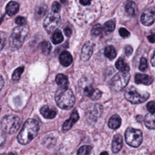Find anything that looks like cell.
Instances as JSON below:
<instances>
[{
    "mask_svg": "<svg viewBox=\"0 0 155 155\" xmlns=\"http://www.w3.org/2000/svg\"><path fill=\"white\" fill-rule=\"evenodd\" d=\"M39 129V124L36 120L33 119H27L18 136L19 143L22 145L28 143L36 136Z\"/></svg>",
    "mask_w": 155,
    "mask_h": 155,
    "instance_id": "1",
    "label": "cell"
},
{
    "mask_svg": "<svg viewBox=\"0 0 155 155\" xmlns=\"http://www.w3.org/2000/svg\"><path fill=\"white\" fill-rule=\"evenodd\" d=\"M55 101L59 108L69 110L75 102V97L71 89L66 87H59L55 93Z\"/></svg>",
    "mask_w": 155,
    "mask_h": 155,
    "instance_id": "2",
    "label": "cell"
},
{
    "mask_svg": "<svg viewBox=\"0 0 155 155\" xmlns=\"http://www.w3.org/2000/svg\"><path fill=\"white\" fill-rule=\"evenodd\" d=\"M29 33L28 26L26 24L15 27L10 37L9 44L12 48L18 49L21 47Z\"/></svg>",
    "mask_w": 155,
    "mask_h": 155,
    "instance_id": "3",
    "label": "cell"
},
{
    "mask_svg": "<svg viewBox=\"0 0 155 155\" xmlns=\"http://www.w3.org/2000/svg\"><path fill=\"white\" fill-rule=\"evenodd\" d=\"M1 129L7 134L15 133L20 126V119L17 116L7 115L4 117L1 121Z\"/></svg>",
    "mask_w": 155,
    "mask_h": 155,
    "instance_id": "4",
    "label": "cell"
},
{
    "mask_svg": "<svg viewBox=\"0 0 155 155\" xmlns=\"http://www.w3.org/2000/svg\"><path fill=\"white\" fill-rule=\"evenodd\" d=\"M130 74L127 71H120L115 74L110 81V86L115 91L123 90L128 84Z\"/></svg>",
    "mask_w": 155,
    "mask_h": 155,
    "instance_id": "5",
    "label": "cell"
},
{
    "mask_svg": "<svg viewBox=\"0 0 155 155\" xmlns=\"http://www.w3.org/2000/svg\"><path fill=\"white\" fill-rule=\"evenodd\" d=\"M125 98L133 104H137L146 101L149 97L148 93H140L134 87L128 88L124 94Z\"/></svg>",
    "mask_w": 155,
    "mask_h": 155,
    "instance_id": "6",
    "label": "cell"
},
{
    "mask_svg": "<svg viewBox=\"0 0 155 155\" xmlns=\"http://www.w3.org/2000/svg\"><path fill=\"white\" fill-rule=\"evenodd\" d=\"M127 143L133 147H138L142 143L143 137L142 133L140 130L129 127L125 134Z\"/></svg>",
    "mask_w": 155,
    "mask_h": 155,
    "instance_id": "7",
    "label": "cell"
},
{
    "mask_svg": "<svg viewBox=\"0 0 155 155\" xmlns=\"http://www.w3.org/2000/svg\"><path fill=\"white\" fill-rule=\"evenodd\" d=\"M61 24V17L58 13L51 12L49 13L44 21V27L47 32L52 33L57 30Z\"/></svg>",
    "mask_w": 155,
    "mask_h": 155,
    "instance_id": "8",
    "label": "cell"
},
{
    "mask_svg": "<svg viewBox=\"0 0 155 155\" xmlns=\"http://www.w3.org/2000/svg\"><path fill=\"white\" fill-rule=\"evenodd\" d=\"M102 106L99 104L90 105L87 111V117L89 121L96 122L102 114Z\"/></svg>",
    "mask_w": 155,
    "mask_h": 155,
    "instance_id": "9",
    "label": "cell"
},
{
    "mask_svg": "<svg viewBox=\"0 0 155 155\" xmlns=\"http://www.w3.org/2000/svg\"><path fill=\"white\" fill-rule=\"evenodd\" d=\"M140 21L142 24L146 26L153 24L155 21V8L150 7L145 9L141 15Z\"/></svg>",
    "mask_w": 155,
    "mask_h": 155,
    "instance_id": "10",
    "label": "cell"
},
{
    "mask_svg": "<svg viewBox=\"0 0 155 155\" xmlns=\"http://www.w3.org/2000/svg\"><path fill=\"white\" fill-rule=\"evenodd\" d=\"M93 48L94 44L90 41L86 42L83 45L81 53V57L83 61H86L90 58L93 51Z\"/></svg>",
    "mask_w": 155,
    "mask_h": 155,
    "instance_id": "11",
    "label": "cell"
},
{
    "mask_svg": "<svg viewBox=\"0 0 155 155\" xmlns=\"http://www.w3.org/2000/svg\"><path fill=\"white\" fill-rule=\"evenodd\" d=\"M79 116L78 111L76 110H74V111L71 113L69 119L67 120L64 123L62 126V130L64 131L69 130L73 127V125L79 120Z\"/></svg>",
    "mask_w": 155,
    "mask_h": 155,
    "instance_id": "12",
    "label": "cell"
},
{
    "mask_svg": "<svg viewBox=\"0 0 155 155\" xmlns=\"http://www.w3.org/2000/svg\"><path fill=\"white\" fill-rule=\"evenodd\" d=\"M134 81L137 84H143L148 85L152 83L153 79L151 77L147 74L137 73L135 75Z\"/></svg>",
    "mask_w": 155,
    "mask_h": 155,
    "instance_id": "13",
    "label": "cell"
},
{
    "mask_svg": "<svg viewBox=\"0 0 155 155\" xmlns=\"http://www.w3.org/2000/svg\"><path fill=\"white\" fill-rule=\"evenodd\" d=\"M123 145V140L122 137L120 134H117L114 136L112 145H111V150L114 153L119 152L121 148H122Z\"/></svg>",
    "mask_w": 155,
    "mask_h": 155,
    "instance_id": "14",
    "label": "cell"
},
{
    "mask_svg": "<svg viewBox=\"0 0 155 155\" xmlns=\"http://www.w3.org/2000/svg\"><path fill=\"white\" fill-rule=\"evenodd\" d=\"M59 60L61 65L64 67H68L72 63L73 58L68 51H64L59 55Z\"/></svg>",
    "mask_w": 155,
    "mask_h": 155,
    "instance_id": "15",
    "label": "cell"
},
{
    "mask_svg": "<svg viewBox=\"0 0 155 155\" xmlns=\"http://www.w3.org/2000/svg\"><path fill=\"white\" fill-rule=\"evenodd\" d=\"M40 113L45 119H51L55 117L56 111L55 110L50 108L48 105H44L40 109Z\"/></svg>",
    "mask_w": 155,
    "mask_h": 155,
    "instance_id": "16",
    "label": "cell"
},
{
    "mask_svg": "<svg viewBox=\"0 0 155 155\" xmlns=\"http://www.w3.org/2000/svg\"><path fill=\"white\" fill-rule=\"evenodd\" d=\"M19 9V5L16 1H11L6 5V13L8 16H13L16 15Z\"/></svg>",
    "mask_w": 155,
    "mask_h": 155,
    "instance_id": "17",
    "label": "cell"
},
{
    "mask_svg": "<svg viewBox=\"0 0 155 155\" xmlns=\"http://www.w3.org/2000/svg\"><path fill=\"white\" fill-rule=\"evenodd\" d=\"M144 123L148 128L155 129V114L152 113L147 114L144 118Z\"/></svg>",
    "mask_w": 155,
    "mask_h": 155,
    "instance_id": "18",
    "label": "cell"
},
{
    "mask_svg": "<svg viewBox=\"0 0 155 155\" xmlns=\"http://www.w3.org/2000/svg\"><path fill=\"white\" fill-rule=\"evenodd\" d=\"M126 12L131 17L136 16L137 13V8L136 4L133 1H128L125 6Z\"/></svg>",
    "mask_w": 155,
    "mask_h": 155,
    "instance_id": "19",
    "label": "cell"
},
{
    "mask_svg": "<svg viewBox=\"0 0 155 155\" xmlns=\"http://www.w3.org/2000/svg\"><path fill=\"white\" fill-rule=\"evenodd\" d=\"M121 125V119L117 114L113 115L109 119L108 126L110 128L116 130Z\"/></svg>",
    "mask_w": 155,
    "mask_h": 155,
    "instance_id": "20",
    "label": "cell"
},
{
    "mask_svg": "<svg viewBox=\"0 0 155 155\" xmlns=\"http://www.w3.org/2000/svg\"><path fill=\"white\" fill-rule=\"evenodd\" d=\"M115 66L117 70L120 71H127L128 72L130 70V67L125 62L124 59L122 58H119L116 62Z\"/></svg>",
    "mask_w": 155,
    "mask_h": 155,
    "instance_id": "21",
    "label": "cell"
},
{
    "mask_svg": "<svg viewBox=\"0 0 155 155\" xmlns=\"http://www.w3.org/2000/svg\"><path fill=\"white\" fill-rule=\"evenodd\" d=\"M38 48L43 54H48L51 50V45L50 42L44 41L39 44Z\"/></svg>",
    "mask_w": 155,
    "mask_h": 155,
    "instance_id": "22",
    "label": "cell"
},
{
    "mask_svg": "<svg viewBox=\"0 0 155 155\" xmlns=\"http://www.w3.org/2000/svg\"><path fill=\"white\" fill-rule=\"evenodd\" d=\"M56 82L59 87H66L68 85V81L64 74H58L56 77Z\"/></svg>",
    "mask_w": 155,
    "mask_h": 155,
    "instance_id": "23",
    "label": "cell"
},
{
    "mask_svg": "<svg viewBox=\"0 0 155 155\" xmlns=\"http://www.w3.org/2000/svg\"><path fill=\"white\" fill-rule=\"evenodd\" d=\"M52 42L54 44H58L63 41L64 37L61 30H56L54 31L51 36Z\"/></svg>",
    "mask_w": 155,
    "mask_h": 155,
    "instance_id": "24",
    "label": "cell"
},
{
    "mask_svg": "<svg viewBox=\"0 0 155 155\" xmlns=\"http://www.w3.org/2000/svg\"><path fill=\"white\" fill-rule=\"evenodd\" d=\"M104 54L109 59H113L116 56V51L113 46L108 45L105 48Z\"/></svg>",
    "mask_w": 155,
    "mask_h": 155,
    "instance_id": "25",
    "label": "cell"
},
{
    "mask_svg": "<svg viewBox=\"0 0 155 155\" xmlns=\"http://www.w3.org/2000/svg\"><path fill=\"white\" fill-rule=\"evenodd\" d=\"M115 28V22L113 20H110L106 22L103 27V30L104 32L107 34L110 33Z\"/></svg>",
    "mask_w": 155,
    "mask_h": 155,
    "instance_id": "26",
    "label": "cell"
},
{
    "mask_svg": "<svg viewBox=\"0 0 155 155\" xmlns=\"http://www.w3.org/2000/svg\"><path fill=\"white\" fill-rule=\"evenodd\" d=\"M24 70V68L23 67H19L18 68H17L13 72V74H12V80L15 82L18 81L19 80L23 71Z\"/></svg>",
    "mask_w": 155,
    "mask_h": 155,
    "instance_id": "27",
    "label": "cell"
},
{
    "mask_svg": "<svg viewBox=\"0 0 155 155\" xmlns=\"http://www.w3.org/2000/svg\"><path fill=\"white\" fill-rule=\"evenodd\" d=\"M102 92L97 88H94L89 96V97L93 101H97L101 98Z\"/></svg>",
    "mask_w": 155,
    "mask_h": 155,
    "instance_id": "28",
    "label": "cell"
},
{
    "mask_svg": "<svg viewBox=\"0 0 155 155\" xmlns=\"http://www.w3.org/2000/svg\"><path fill=\"white\" fill-rule=\"evenodd\" d=\"M91 150V147L88 145H84L79 148L78 151V154L83 155V154H88L90 153Z\"/></svg>",
    "mask_w": 155,
    "mask_h": 155,
    "instance_id": "29",
    "label": "cell"
},
{
    "mask_svg": "<svg viewBox=\"0 0 155 155\" xmlns=\"http://www.w3.org/2000/svg\"><path fill=\"white\" fill-rule=\"evenodd\" d=\"M102 31V27L101 25L99 24H97L94 25L91 30V34L94 36L99 35L100 34H101Z\"/></svg>",
    "mask_w": 155,
    "mask_h": 155,
    "instance_id": "30",
    "label": "cell"
},
{
    "mask_svg": "<svg viewBox=\"0 0 155 155\" xmlns=\"http://www.w3.org/2000/svg\"><path fill=\"white\" fill-rule=\"evenodd\" d=\"M148 68V64H147V61L145 58H142L140 61V64L139 66V68L142 71H145L147 70Z\"/></svg>",
    "mask_w": 155,
    "mask_h": 155,
    "instance_id": "31",
    "label": "cell"
},
{
    "mask_svg": "<svg viewBox=\"0 0 155 155\" xmlns=\"http://www.w3.org/2000/svg\"><path fill=\"white\" fill-rule=\"evenodd\" d=\"M47 11L46 7L44 6H40L38 7V8L36 10V15L38 17H42L43 15H45V12Z\"/></svg>",
    "mask_w": 155,
    "mask_h": 155,
    "instance_id": "32",
    "label": "cell"
},
{
    "mask_svg": "<svg viewBox=\"0 0 155 155\" xmlns=\"http://www.w3.org/2000/svg\"><path fill=\"white\" fill-rule=\"evenodd\" d=\"M119 33L120 35V36H122V38H128L130 35V32L125 28H120L119 30Z\"/></svg>",
    "mask_w": 155,
    "mask_h": 155,
    "instance_id": "33",
    "label": "cell"
},
{
    "mask_svg": "<svg viewBox=\"0 0 155 155\" xmlns=\"http://www.w3.org/2000/svg\"><path fill=\"white\" fill-rule=\"evenodd\" d=\"M147 110L150 111V113H155V102L151 101L149 102L147 105Z\"/></svg>",
    "mask_w": 155,
    "mask_h": 155,
    "instance_id": "34",
    "label": "cell"
},
{
    "mask_svg": "<svg viewBox=\"0 0 155 155\" xmlns=\"http://www.w3.org/2000/svg\"><path fill=\"white\" fill-rule=\"evenodd\" d=\"M60 9H61V5L58 2L55 1L52 4L51 10H52L53 12H56V13H58L59 12Z\"/></svg>",
    "mask_w": 155,
    "mask_h": 155,
    "instance_id": "35",
    "label": "cell"
},
{
    "mask_svg": "<svg viewBox=\"0 0 155 155\" xmlns=\"http://www.w3.org/2000/svg\"><path fill=\"white\" fill-rule=\"evenodd\" d=\"M15 23L19 25H25L26 24V19L22 16H18L15 19Z\"/></svg>",
    "mask_w": 155,
    "mask_h": 155,
    "instance_id": "36",
    "label": "cell"
},
{
    "mask_svg": "<svg viewBox=\"0 0 155 155\" xmlns=\"http://www.w3.org/2000/svg\"><path fill=\"white\" fill-rule=\"evenodd\" d=\"M133 49L131 45H126L124 48V53L127 56H129L132 54Z\"/></svg>",
    "mask_w": 155,
    "mask_h": 155,
    "instance_id": "37",
    "label": "cell"
},
{
    "mask_svg": "<svg viewBox=\"0 0 155 155\" xmlns=\"http://www.w3.org/2000/svg\"><path fill=\"white\" fill-rule=\"evenodd\" d=\"M149 42L151 43H155V29L151 30V35L147 36Z\"/></svg>",
    "mask_w": 155,
    "mask_h": 155,
    "instance_id": "38",
    "label": "cell"
},
{
    "mask_svg": "<svg viewBox=\"0 0 155 155\" xmlns=\"http://www.w3.org/2000/svg\"><path fill=\"white\" fill-rule=\"evenodd\" d=\"M64 31L65 35L67 36H70L71 35V33H72V31H71V28H70V27H65V28H64Z\"/></svg>",
    "mask_w": 155,
    "mask_h": 155,
    "instance_id": "39",
    "label": "cell"
},
{
    "mask_svg": "<svg viewBox=\"0 0 155 155\" xmlns=\"http://www.w3.org/2000/svg\"><path fill=\"white\" fill-rule=\"evenodd\" d=\"M79 2L83 5H88L91 4V0H79Z\"/></svg>",
    "mask_w": 155,
    "mask_h": 155,
    "instance_id": "40",
    "label": "cell"
},
{
    "mask_svg": "<svg viewBox=\"0 0 155 155\" xmlns=\"http://www.w3.org/2000/svg\"><path fill=\"white\" fill-rule=\"evenodd\" d=\"M151 63L152 66H153V67H155V50H154L152 58H151Z\"/></svg>",
    "mask_w": 155,
    "mask_h": 155,
    "instance_id": "41",
    "label": "cell"
},
{
    "mask_svg": "<svg viewBox=\"0 0 155 155\" xmlns=\"http://www.w3.org/2000/svg\"><path fill=\"white\" fill-rule=\"evenodd\" d=\"M1 87L2 88V85H3V84H4V82H3V78H2V76H1Z\"/></svg>",
    "mask_w": 155,
    "mask_h": 155,
    "instance_id": "42",
    "label": "cell"
},
{
    "mask_svg": "<svg viewBox=\"0 0 155 155\" xmlns=\"http://www.w3.org/2000/svg\"><path fill=\"white\" fill-rule=\"evenodd\" d=\"M61 1L62 3H65V1H66V0H61Z\"/></svg>",
    "mask_w": 155,
    "mask_h": 155,
    "instance_id": "43",
    "label": "cell"
},
{
    "mask_svg": "<svg viewBox=\"0 0 155 155\" xmlns=\"http://www.w3.org/2000/svg\"><path fill=\"white\" fill-rule=\"evenodd\" d=\"M101 154H107L108 153H107V152H103V153H101Z\"/></svg>",
    "mask_w": 155,
    "mask_h": 155,
    "instance_id": "44",
    "label": "cell"
}]
</instances>
